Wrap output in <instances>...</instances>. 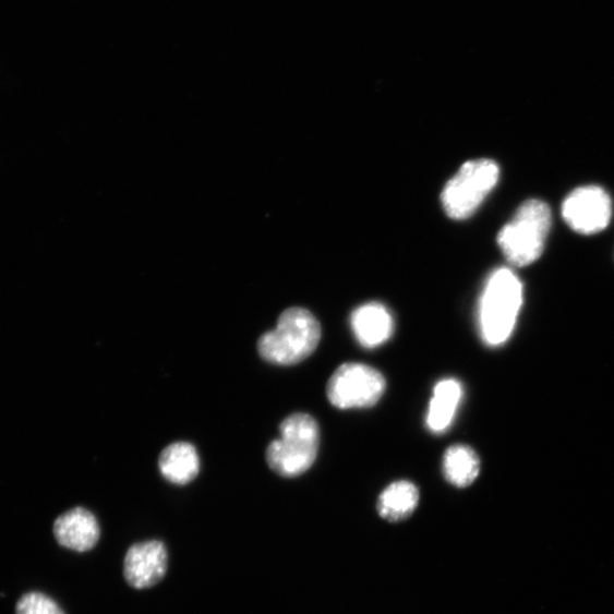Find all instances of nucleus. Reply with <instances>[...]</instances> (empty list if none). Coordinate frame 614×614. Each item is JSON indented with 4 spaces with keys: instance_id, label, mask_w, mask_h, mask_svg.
Here are the masks:
<instances>
[{
    "instance_id": "2eb2a0df",
    "label": "nucleus",
    "mask_w": 614,
    "mask_h": 614,
    "mask_svg": "<svg viewBox=\"0 0 614 614\" xmlns=\"http://www.w3.org/2000/svg\"><path fill=\"white\" fill-rule=\"evenodd\" d=\"M16 614H65L60 605L41 593L25 594L17 602Z\"/></svg>"
},
{
    "instance_id": "f8f14e48",
    "label": "nucleus",
    "mask_w": 614,
    "mask_h": 614,
    "mask_svg": "<svg viewBox=\"0 0 614 614\" xmlns=\"http://www.w3.org/2000/svg\"><path fill=\"white\" fill-rule=\"evenodd\" d=\"M462 397V386L456 380H444L434 388L426 425L435 434L444 433L456 417Z\"/></svg>"
},
{
    "instance_id": "0eeeda50",
    "label": "nucleus",
    "mask_w": 614,
    "mask_h": 614,
    "mask_svg": "<svg viewBox=\"0 0 614 614\" xmlns=\"http://www.w3.org/2000/svg\"><path fill=\"white\" fill-rule=\"evenodd\" d=\"M609 194L598 185L581 186L564 202L563 217L576 232L593 234L604 230L611 220Z\"/></svg>"
},
{
    "instance_id": "9d476101",
    "label": "nucleus",
    "mask_w": 614,
    "mask_h": 614,
    "mask_svg": "<svg viewBox=\"0 0 614 614\" xmlns=\"http://www.w3.org/2000/svg\"><path fill=\"white\" fill-rule=\"evenodd\" d=\"M351 326L358 341L365 349H376L392 337L394 318L383 304L368 303L352 313Z\"/></svg>"
},
{
    "instance_id": "39448f33",
    "label": "nucleus",
    "mask_w": 614,
    "mask_h": 614,
    "mask_svg": "<svg viewBox=\"0 0 614 614\" xmlns=\"http://www.w3.org/2000/svg\"><path fill=\"white\" fill-rule=\"evenodd\" d=\"M499 168L492 159H473L445 185L442 202L446 215L454 220H465L473 215L495 189Z\"/></svg>"
},
{
    "instance_id": "ddd939ff",
    "label": "nucleus",
    "mask_w": 614,
    "mask_h": 614,
    "mask_svg": "<svg viewBox=\"0 0 614 614\" xmlns=\"http://www.w3.org/2000/svg\"><path fill=\"white\" fill-rule=\"evenodd\" d=\"M419 490L407 480L389 485L380 496L378 513L384 519L397 522L409 518L419 504Z\"/></svg>"
},
{
    "instance_id": "f257e3e1",
    "label": "nucleus",
    "mask_w": 614,
    "mask_h": 614,
    "mask_svg": "<svg viewBox=\"0 0 614 614\" xmlns=\"http://www.w3.org/2000/svg\"><path fill=\"white\" fill-rule=\"evenodd\" d=\"M322 340L317 318L302 308L284 311L276 329L262 335L257 342L261 358L276 365H296L313 354Z\"/></svg>"
},
{
    "instance_id": "1a4fd4ad",
    "label": "nucleus",
    "mask_w": 614,
    "mask_h": 614,
    "mask_svg": "<svg viewBox=\"0 0 614 614\" xmlns=\"http://www.w3.org/2000/svg\"><path fill=\"white\" fill-rule=\"evenodd\" d=\"M55 535L61 546L76 552H86L96 546L100 537V528L91 511L84 507H75L57 519Z\"/></svg>"
},
{
    "instance_id": "423d86ee",
    "label": "nucleus",
    "mask_w": 614,
    "mask_h": 614,
    "mask_svg": "<svg viewBox=\"0 0 614 614\" xmlns=\"http://www.w3.org/2000/svg\"><path fill=\"white\" fill-rule=\"evenodd\" d=\"M386 381L382 373L362 363H345L327 385L329 402L340 409H363L375 406L384 395Z\"/></svg>"
},
{
    "instance_id": "9b49d317",
    "label": "nucleus",
    "mask_w": 614,
    "mask_h": 614,
    "mask_svg": "<svg viewBox=\"0 0 614 614\" xmlns=\"http://www.w3.org/2000/svg\"><path fill=\"white\" fill-rule=\"evenodd\" d=\"M158 467L168 482L184 486L192 483L200 472L198 453L191 443H173L159 456Z\"/></svg>"
},
{
    "instance_id": "7ed1b4c3",
    "label": "nucleus",
    "mask_w": 614,
    "mask_h": 614,
    "mask_svg": "<svg viewBox=\"0 0 614 614\" xmlns=\"http://www.w3.org/2000/svg\"><path fill=\"white\" fill-rule=\"evenodd\" d=\"M280 438L266 449V462L285 478L299 477L315 462L320 446L316 421L306 413H293L279 426Z\"/></svg>"
},
{
    "instance_id": "4468645a",
    "label": "nucleus",
    "mask_w": 614,
    "mask_h": 614,
    "mask_svg": "<svg viewBox=\"0 0 614 614\" xmlns=\"http://www.w3.org/2000/svg\"><path fill=\"white\" fill-rule=\"evenodd\" d=\"M443 472L453 486L469 487L480 472L478 454L467 445L450 446L444 454Z\"/></svg>"
},
{
    "instance_id": "f03ea898",
    "label": "nucleus",
    "mask_w": 614,
    "mask_h": 614,
    "mask_svg": "<svg viewBox=\"0 0 614 614\" xmlns=\"http://www.w3.org/2000/svg\"><path fill=\"white\" fill-rule=\"evenodd\" d=\"M522 299V284L513 270L501 268L491 275L479 306L480 334L487 345L495 347L509 339Z\"/></svg>"
},
{
    "instance_id": "6e6552de",
    "label": "nucleus",
    "mask_w": 614,
    "mask_h": 614,
    "mask_svg": "<svg viewBox=\"0 0 614 614\" xmlns=\"http://www.w3.org/2000/svg\"><path fill=\"white\" fill-rule=\"evenodd\" d=\"M168 570V551L159 541L132 545L124 558V577L136 590L149 589L161 581Z\"/></svg>"
},
{
    "instance_id": "20e7f679",
    "label": "nucleus",
    "mask_w": 614,
    "mask_h": 614,
    "mask_svg": "<svg viewBox=\"0 0 614 614\" xmlns=\"http://www.w3.org/2000/svg\"><path fill=\"white\" fill-rule=\"evenodd\" d=\"M551 222V209L546 203L539 200L523 203L497 237L506 260L519 268L538 261L544 251Z\"/></svg>"
}]
</instances>
